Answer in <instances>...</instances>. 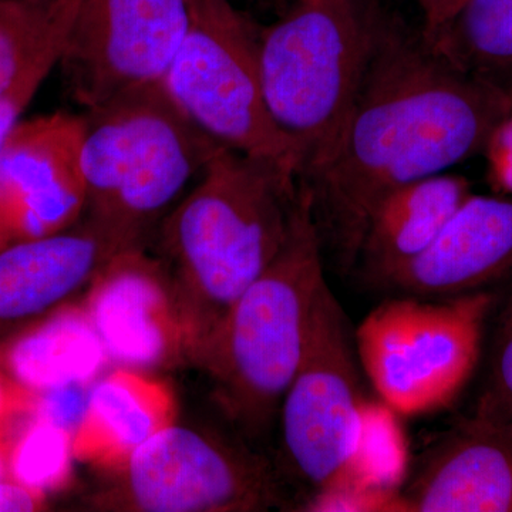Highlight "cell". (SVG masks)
Wrapping results in <instances>:
<instances>
[{
    "mask_svg": "<svg viewBox=\"0 0 512 512\" xmlns=\"http://www.w3.org/2000/svg\"><path fill=\"white\" fill-rule=\"evenodd\" d=\"M510 90L457 69L375 9L362 80L339 146L299 178L323 256L355 268L370 212L387 194L483 154Z\"/></svg>",
    "mask_w": 512,
    "mask_h": 512,
    "instance_id": "cell-1",
    "label": "cell"
},
{
    "mask_svg": "<svg viewBox=\"0 0 512 512\" xmlns=\"http://www.w3.org/2000/svg\"><path fill=\"white\" fill-rule=\"evenodd\" d=\"M298 202L291 168L221 147L158 225L148 249L173 286L190 365L284 248Z\"/></svg>",
    "mask_w": 512,
    "mask_h": 512,
    "instance_id": "cell-2",
    "label": "cell"
},
{
    "mask_svg": "<svg viewBox=\"0 0 512 512\" xmlns=\"http://www.w3.org/2000/svg\"><path fill=\"white\" fill-rule=\"evenodd\" d=\"M323 258L311 200L299 181L284 248L229 308L194 365L210 380L224 419L249 443L274 426L298 372L313 303L326 282Z\"/></svg>",
    "mask_w": 512,
    "mask_h": 512,
    "instance_id": "cell-3",
    "label": "cell"
},
{
    "mask_svg": "<svg viewBox=\"0 0 512 512\" xmlns=\"http://www.w3.org/2000/svg\"><path fill=\"white\" fill-rule=\"evenodd\" d=\"M83 116L84 215L128 247H150L160 222L222 146L185 116L163 82Z\"/></svg>",
    "mask_w": 512,
    "mask_h": 512,
    "instance_id": "cell-4",
    "label": "cell"
},
{
    "mask_svg": "<svg viewBox=\"0 0 512 512\" xmlns=\"http://www.w3.org/2000/svg\"><path fill=\"white\" fill-rule=\"evenodd\" d=\"M376 5L365 0H292L259 37L266 109L302 158L299 178L339 146L355 103Z\"/></svg>",
    "mask_w": 512,
    "mask_h": 512,
    "instance_id": "cell-5",
    "label": "cell"
},
{
    "mask_svg": "<svg viewBox=\"0 0 512 512\" xmlns=\"http://www.w3.org/2000/svg\"><path fill=\"white\" fill-rule=\"evenodd\" d=\"M491 291L451 298L399 295L376 306L355 332L360 366L400 417L426 416L456 402L480 362Z\"/></svg>",
    "mask_w": 512,
    "mask_h": 512,
    "instance_id": "cell-6",
    "label": "cell"
},
{
    "mask_svg": "<svg viewBox=\"0 0 512 512\" xmlns=\"http://www.w3.org/2000/svg\"><path fill=\"white\" fill-rule=\"evenodd\" d=\"M190 26L163 84L215 143L301 175L302 158L266 109L259 74L261 29L231 0H187Z\"/></svg>",
    "mask_w": 512,
    "mask_h": 512,
    "instance_id": "cell-7",
    "label": "cell"
},
{
    "mask_svg": "<svg viewBox=\"0 0 512 512\" xmlns=\"http://www.w3.org/2000/svg\"><path fill=\"white\" fill-rule=\"evenodd\" d=\"M107 473L87 498L92 510L259 512L282 504L274 464L234 429L171 424Z\"/></svg>",
    "mask_w": 512,
    "mask_h": 512,
    "instance_id": "cell-8",
    "label": "cell"
},
{
    "mask_svg": "<svg viewBox=\"0 0 512 512\" xmlns=\"http://www.w3.org/2000/svg\"><path fill=\"white\" fill-rule=\"evenodd\" d=\"M359 370L355 336L325 282L278 416L282 468L311 495L349 483L366 402Z\"/></svg>",
    "mask_w": 512,
    "mask_h": 512,
    "instance_id": "cell-9",
    "label": "cell"
},
{
    "mask_svg": "<svg viewBox=\"0 0 512 512\" xmlns=\"http://www.w3.org/2000/svg\"><path fill=\"white\" fill-rule=\"evenodd\" d=\"M190 26L187 0H82L59 67L84 110L163 82Z\"/></svg>",
    "mask_w": 512,
    "mask_h": 512,
    "instance_id": "cell-10",
    "label": "cell"
},
{
    "mask_svg": "<svg viewBox=\"0 0 512 512\" xmlns=\"http://www.w3.org/2000/svg\"><path fill=\"white\" fill-rule=\"evenodd\" d=\"M83 114L22 119L0 148V249L59 234L86 214Z\"/></svg>",
    "mask_w": 512,
    "mask_h": 512,
    "instance_id": "cell-11",
    "label": "cell"
},
{
    "mask_svg": "<svg viewBox=\"0 0 512 512\" xmlns=\"http://www.w3.org/2000/svg\"><path fill=\"white\" fill-rule=\"evenodd\" d=\"M82 302L111 365L154 373L190 363L173 286L150 249L114 256Z\"/></svg>",
    "mask_w": 512,
    "mask_h": 512,
    "instance_id": "cell-12",
    "label": "cell"
},
{
    "mask_svg": "<svg viewBox=\"0 0 512 512\" xmlns=\"http://www.w3.org/2000/svg\"><path fill=\"white\" fill-rule=\"evenodd\" d=\"M127 249L133 248L87 215L59 234L0 249V340L82 299Z\"/></svg>",
    "mask_w": 512,
    "mask_h": 512,
    "instance_id": "cell-13",
    "label": "cell"
},
{
    "mask_svg": "<svg viewBox=\"0 0 512 512\" xmlns=\"http://www.w3.org/2000/svg\"><path fill=\"white\" fill-rule=\"evenodd\" d=\"M512 279V195L471 194L423 254L379 286L421 298L491 291Z\"/></svg>",
    "mask_w": 512,
    "mask_h": 512,
    "instance_id": "cell-14",
    "label": "cell"
},
{
    "mask_svg": "<svg viewBox=\"0 0 512 512\" xmlns=\"http://www.w3.org/2000/svg\"><path fill=\"white\" fill-rule=\"evenodd\" d=\"M402 494L407 512H512V433L463 421L431 448Z\"/></svg>",
    "mask_w": 512,
    "mask_h": 512,
    "instance_id": "cell-15",
    "label": "cell"
},
{
    "mask_svg": "<svg viewBox=\"0 0 512 512\" xmlns=\"http://www.w3.org/2000/svg\"><path fill=\"white\" fill-rule=\"evenodd\" d=\"M177 421L173 390L153 373L114 366L89 387L87 412L74 434L76 461L116 470L138 447Z\"/></svg>",
    "mask_w": 512,
    "mask_h": 512,
    "instance_id": "cell-16",
    "label": "cell"
},
{
    "mask_svg": "<svg viewBox=\"0 0 512 512\" xmlns=\"http://www.w3.org/2000/svg\"><path fill=\"white\" fill-rule=\"evenodd\" d=\"M473 194L463 175L440 173L403 185L370 212L356 265L373 284L427 251Z\"/></svg>",
    "mask_w": 512,
    "mask_h": 512,
    "instance_id": "cell-17",
    "label": "cell"
},
{
    "mask_svg": "<svg viewBox=\"0 0 512 512\" xmlns=\"http://www.w3.org/2000/svg\"><path fill=\"white\" fill-rule=\"evenodd\" d=\"M110 365L82 299L0 340V369L32 394L90 386Z\"/></svg>",
    "mask_w": 512,
    "mask_h": 512,
    "instance_id": "cell-18",
    "label": "cell"
},
{
    "mask_svg": "<svg viewBox=\"0 0 512 512\" xmlns=\"http://www.w3.org/2000/svg\"><path fill=\"white\" fill-rule=\"evenodd\" d=\"M457 69L512 89V0H464L431 45Z\"/></svg>",
    "mask_w": 512,
    "mask_h": 512,
    "instance_id": "cell-19",
    "label": "cell"
},
{
    "mask_svg": "<svg viewBox=\"0 0 512 512\" xmlns=\"http://www.w3.org/2000/svg\"><path fill=\"white\" fill-rule=\"evenodd\" d=\"M74 461L69 431L29 414L16 424L10 439L8 476L19 484L47 497L69 484Z\"/></svg>",
    "mask_w": 512,
    "mask_h": 512,
    "instance_id": "cell-20",
    "label": "cell"
},
{
    "mask_svg": "<svg viewBox=\"0 0 512 512\" xmlns=\"http://www.w3.org/2000/svg\"><path fill=\"white\" fill-rule=\"evenodd\" d=\"M409 463V444L400 426L399 414L382 400L366 399L348 484L402 491Z\"/></svg>",
    "mask_w": 512,
    "mask_h": 512,
    "instance_id": "cell-21",
    "label": "cell"
},
{
    "mask_svg": "<svg viewBox=\"0 0 512 512\" xmlns=\"http://www.w3.org/2000/svg\"><path fill=\"white\" fill-rule=\"evenodd\" d=\"M82 0H0V96Z\"/></svg>",
    "mask_w": 512,
    "mask_h": 512,
    "instance_id": "cell-22",
    "label": "cell"
},
{
    "mask_svg": "<svg viewBox=\"0 0 512 512\" xmlns=\"http://www.w3.org/2000/svg\"><path fill=\"white\" fill-rule=\"evenodd\" d=\"M474 417L512 433V292L497 323Z\"/></svg>",
    "mask_w": 512,
    "mask_h": 512,
    "instance_id": "cell-23",
    "label": "cell"
},
{
    "mask_svg": "<svg viewBox=\"0 0 512 512\" xmlns=\"http://www.w3.org/2000/svg\"><path fill=\"white\" fill-rule=\"evenodd\" d=\"M74 15L72 18L64 20L62 25L52 33L42 49L19 74L15 83L0 96V148L8 138L10 131L23 119V114L28 109L30 101L35 99L42 84L59 64L64 40L72 26Z\"/></svg>",
    "mask_w": 512,
    "mask_h": 512,
    "instance_id": "cell-24",
    "label": "cell"
},
{
    "mask_svg": "<svg viewBox=\"0 0 512 512\" xmlns=\"http://www.w3.org/2000/svg\"><path fill=\"white\" fill-rule=\"evenodd\" d=\"M296 510L309 512H407L402 491L357 484L326 488L306 498Z\"/></svg>",
    "mask_w": 512,
    "mask_h": 512,
    "instance_id": "cell-25",
    "label": "cell"
},
{
    "mask_svg": "<svg viewBox=\"0 0 512 512\" xmlns=\"http://www.w3.org/2000/svg\"><path fill=\"white\" fill-rule=\"evenodd\" d=\"M89 387L82 384L57 387L46 392L32 394L29 416L45 420L74 434L82 426L89 402Z\"/></svg>",
    "mask_w": 512,
    "mask_h": 512,
    "instance_id": "cell-26",
    "label": "cell"
},
{
    "mask_svg": "<svg viewBox=\"0 0 512 512\" xmlns=\"http://www.w3.org/2000/svg\"><path fill=\"white\" fill-rule=\"evenodd\" d=\"M488 183L494 194L512 195V106L491 134L483 151Z\"/></svg>",
    "mask_w": 512,
    "mask_h": 512,
    "instance_id": "cell-27",
    "label": "cell"
},
{
    "mask_svg": "<svg viewBox=\"0 0 512 512\" xmlns=\"http://www.w3.org/2000/svg\"><path fill=\"white\" fill-rule=\"evenodd\" d=\"M32 393L18 386L0 369V433H10L29 412Z\"/></svg>",
    "mask_w": 512,
    "mask_h": 512,
    "instance_id": "cell-28",
    "label": "cell"
},
{
    "mask_svg": "<svg viewBox=\"0 0 512 512\" xmlns=\"http://www.w3.org/2000/svg\"><path fill=\"white\" fill-rule=\"evenodd\" d=\"M46 495L30 490L9 476H0V512L45 510Z\"/></svg>",
    "mask_w": 512,
    "mask_h": 512,
    "instance_id": "cell-29",
    "label": "cell"
},
{
    "mask_svg": "<svg viewBox=\"0 0 512 512\" xmlns=\"http://www.w3.org/2000/svg\"><path fill=\"white\" fill-rule=\"evenodd\" d=\"M423 16L421 36L427 45L436 40L444 26L450 22L454 13L463 5L464 0H417Z\"/></svg>",
    "mask_w": 512,
    "mask_h": 512,
    "instance_id": "cell-30",
    "label": "cell"
},
{
    "mask_svg": "<svg viewBox=\"0 0 512 512\" xmlns=\"http://www.w3.org/2000/svg\"><path fill=\"white\" fill-rule=\"evenodd\" d=\"M12 434L13 431L0 433V476H8V453Z\"/></svg>",
    "mask_w": 512,
    "mask_h": 512,
    "instance_id": "cell-31",
    "label": "cell"
},
{
    "mask_svg": "<svg viewBox=\"0 0 512 512\" xmlns=\"http://www.w3.org/2000/svg\"><path fill=\"white\" fill-rule=\"evenodd\" d=\"M249 2L262 3V5H272L279 6L284 5V3H291L292 0H249Z\"/></svg>",
    "mask_w": 512,
    "mask_h": 512,
    "instance_id": "cell-32",
    "label": "cell"
},
{
    "mask_svg": "<svg viewBox=\"0 0 512 512\" xmlns=\"http://www.w3.org/2000/svg\"><path fill=\"white\" fill-rule=\"evenodd\" d=\"M510 96H511V106H512V89L510 90Z\"/></svg>",
    "mask_w": 512,
    "mask_h": 512,
    "instance_id": "cell-33",
    "label": "cell"
}]
</instances>
